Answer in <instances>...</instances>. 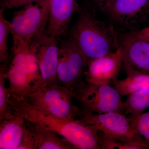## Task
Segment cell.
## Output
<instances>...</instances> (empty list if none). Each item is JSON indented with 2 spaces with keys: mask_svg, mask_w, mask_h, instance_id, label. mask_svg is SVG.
<instances>
[{
  "mask_svg": "<svg viewBox=\"0 0 149 149\" xmlns=\"http://www.w3.org/2000/svg\"><path fill=\"white\" fill-rule=\"evenodd\" d=\"M128 118L137 133L149 145V111L138 115H130Z\"/></svg>",
  "mask_w": 149,
  "mask_h": 149,
  "instance_id": "20",
  "label": "cell"
},
{
  "mask_svg": "<svg viewBox=\"0 0 149 149\" xmlns=\"http://www.w3.org/2000/svg\"><path fill=\"white\" fill-rule=\"evenodd\" d=\"M57 41L45 32L31 42V48L37 58L42 79L43 86L58 84Z\"/></svg>",
  "mask_w": 149,
  "mask_h": 149,
  "instance_id": "10",
  "label": "cell"
},
{
  "mask_svg": "<svg viewBox=\"0 0 149 149\" xmlns=\"http://www.w3.org/2000/svg\"><path fill=\"white\" fill-rule=\"evenodd\" d=\"M122 97L111 84L87 82L74 98L84 112H117L125 114L124 102Z\"/></svg>",
  "mask_w": 149,
  "mask_h": 149,
  "instance_id": "7",
  "label": "cell"
},
{
  "mask_svg": "<svg viewBox=\"0 0 149 149\" xmlns=\"http://www.w3.org/2000/svg\"><path fill=\"white\" fill-rule=\"evenodd\" d=\"M49 15L46 33L58 41L66 34L73 14L79 6L76 0H48Z\"/></svg>",
  "mask_w": 149,
  "mask_h": 149,
  "instance_id": "12",
  "label": "cell"
},
{
  "mask_svg": "<svg viewBox=\"0 0 149 149\" xmlns=\"http://www.w3.org/2000/svg\"><path fill=\"white\" fill-rule=\"evenodd\" d=\"M23 98L44 112L63 119L77 120L83 113L74 104L73 95L58 84L44 85Z\"/></svg>",
  "mask_w": 149,
  "mask_h": 149,
  "instance_id": "3",
  "label": "cell"
},
{
  "mask_svg": "<svg viewBox=\"0 0 149 149\" xmlns=\"http://www.w3.org/2000/svg\"><path fill=\"white\" fill-rule=\"evenodd\" d=\"M27 121L34 133L36 149H74L68 141L57 133Z\"/></svg>",
  "mask_w": 149,
  "mask_h": 149,
  "instance_id": "15",
  "label": "cell"
},
{
  "mask_svg": "<svg viewBox=\"0 0 149 149\" xmlns=\"http://www.w3.org/2000/svg\"><path fill=\"white\" fill-rule=\"evenodd\" d=\"M97 131L98 140L102 149H149L148 145L113 141L108 139L99 131Z\"/></svg>",
  "mask_w": 149,
  "mask_h": 149,
  "instance_id": "21",
  "label": "cell"
},
{
  "mask_svg": "<svg viewBox=\"0 0 149 149\" xmlns=\"http://www.w3.org/2000/svg\"><path fill=\"white\" fill-rule=\"evenodd\" d=\"M93 9L79 7L78 17L69 38L88 61L115 52L119 48V34L111 23L97 18Z\"/></svg>",
  "mask_w": 149,
  "mask_h": 149,
  "instance_id": "2",
  "label": "cell"
},
{
  "mask_svg": "<svg viewBox=\"0 0 149 149\" xmlns=\"http://www.w3.org/2000/svg\"><path fill=\"white\" fill-rule=\"evenodd\" d=\"M125 115H138L149 107V87L127 96L124 102Z\"/></svg>",
  "mask_w": 149,
  "mask_h": 149,
  "instance_id": "17",
  "label": "cell"
},
{
  "mask_svg": "<svg viewBox=\"0 0 149 149\" xmlns=\"http://www.w3.org/2000/svg\"><path fill=\"white\" fill-rule=\"evenodd\" d=\"M12 118L0 122V149H18L24 135L25 119L14 113Z\"/></svg>",
  "mask_w": 149,
  "mask_h": 149,
  "instance_id": "13",
  "label": "cell"
},
{
  "mask_svg": "<svg viewBox=\"0 0 149 149\" xmlns=\"http://www.w3.org/2000/svg\"><path fill=\"white\" fill-rule=\"evenodd\" d=\"M139 35L149 40V27L142 29L141 31H138Z\"/></svg>",
  "mask_w": 149,
  "mask_h": 149,
  "instance_id": "24",
  "label": "cell"
},
{
  "mask_svg": "<svg viewBox=\"0 0 149 149\" xmlns=\"http://www.w3.org/2000/svg\"><path fill=\"white\" fill-rule=\"evenodd\" d=\"M40 1V0H10L1 6V8L5 9L17 8L29 4L37 2Z\"/></svg>",
  "mask_w": 149,
  "mask_h": 149,
  "instance_id": "22",
  "label": "cell"
},
{
  "mask_svg": "<svg viewBox=\"0 0 149 149\" xmlns=\"http://www.w3.org/2000/svg\"><path fill=\"white\" fill-rule=\"evenodd\" d=\"M6 68L0 66V122L14 115L11 104V93L6 86Z\"/></svg>",
  "mask_w": 149,
  "mask_h": 149,
  "instance_id": "18",
  "label": "cell"
},
{
  "mask_svg": "<svg viewBox=\"0 0 149 149\" xmlns=\"http://www.w3.org/2000/svg\"><path fill=\"white\" fill-rule=\"evenodd\" d=\"M6 75L11 95L13 97L23 98L41 88L32 77L17 68L8 65Z\"/></svg>",
  "mask_w": 149,
  "mask_h": 149,
  "instance_id": "14",
  "label": "cell"
},
{
  "mask_svg": "<svg viewBox=\"0 0 149 149\" xmlns=\"http://www.w3.org/2000/svg\"><path fill=\"white\" fill-rule=\"evenodd\" d=\"M119 46L123 55L125 70L149 74V40L138 31L119 35Z\"/></svg>",
  "mask_w": 149,
  "mask_h": 149,
  "instance_id": "9",
  "label": "cell"
},
{
  "mask_svg": "<svg viewBox=\"0 0 149 149\" xmlns=\"http://www.w3.org/2000/svg\"><path fill=\"white\" fill-rule=\"evenodd\" d=\"M99 10L114 26L137 31L148 15L149 0H112Z\"/></svg>",
  "mask_w": 149,
  "mask_h": 149,
  "instance_id": "8",
  "label": "cell"
},
{
  "mask_svg": "<svg viewBox=\"0 0 149 149\" xmlns=\"http://www.w3.org/2000/svg\"><path fill=\"white\" fill-rule=\"evenodd\" d=\"M123 65V55L120 47L116 51L88 61L85 72L87 82L111 84L117 78Z\"/></svg>",
  "mask_w": 149,
  "mask_h": 149,
  "instance_id": "11",
  "label": "cell"
},
{
  "mask_svg": "<svg viewBox=\"0 0 149 149\" xmlns=\"http://www.w3.org/2000/svg\"><path fill=\"white\" fill-rule=\"evenodd\" d=\"M112 0H89L91 8L99 10L107 3Z\"/></svg>",
  "mask_w": 149,
  "mask_h": 149,
  "instance_id": "23",
  "label": "cell"
},
{
  "mask_svg": "<svg viewBox=\"0 0 149 149\" xmlns=\"http://www.w3.org/2000/svg\"><path fill=\"white\" fill-rule=\"evenodd\" d=\"M13 113L40 128L54 131L68 141L74 149H102L97 130L77 120L63 119L44 112L24 98L11 95Z\"/></svg>",
  "mask_w": 149,
  "mask_h": 149,
  "instance_id": "1",
  "label": "cell"
},
{
  "mask_svg": "<svg viewBox=\"0 0 149 149\" xmlns=\"http://www.w3.org/2000/svg\"><path fill=\"white\" fill-rule=\"evenodd\" d=\"M49 9L48 0L29 4L13 14L10 22L13 38L31 43L45 32Z\"/></svg>",
  "mask_w": 149,
  "mask_h": 149,
  "instance_id": "6",
  "label": "cell"
},
{
  "mask_svg": "<svg viewBox=\"0 0 149 149\" xmlns=\"http://www.w3.org/2000/svg\"><path fill=\"white\" fill-rule=\"evenodd\" d=\"M90 125L108 139L125 143L149 145L137 133L125 115L117 112L86 113L77 119Z\"/></svg>",
  "mask_w": 149,
  "mask_h": 149,
  "instance_id": "5",
  "label": "cell"
},
{
  "mask_svg": "<svg viewBox=\"0 0 149 149\" xmlns=\"http://www.w3.org/2000/svg\"><path fill=\"white\" fill-rule=\"evenodd\" d=\"M125 79L113 80L111 85L119 92L122 97L128 96L144 88L149 87V74L132 70H126Z\"/></svg>",
  "mask_w": 149,
  "mask_h": 149,
  "instance_id": "16",
  "label": "cell"
},
{
  "mask_svg": "<svg viewBox=\"0 0 149 149\" xmlns=\"http://www.w3.org/2000/svg\"><path fill=\"white\" fill-rule=\"evenodd\" d=\"M9 1L10 0H1V6L4 4L5 3H6L7 2Z\"/></svg>",
  "mask_w": 149,
  "mask_h": 149,
  "instance_id": "25",
  "label": "cell"
},
{
  "mask_svg": "<svg viewBox=\"0 0 149 149\" xmlns=\"http://www.w3.org/2000/svg\"><path fill=\"white\" fill-rule=\"evenodd\" d=\"M5 9L1 8L0 10V62L1 66L8 67L10 61L8 43L9 35L11 32V27L10 22L4 16Z\"/></svg>",
  "mask_w": 149,
  "mask_h": 149,
  "instance_id": "19",
  "label": "cell"
},
{
  "mask_svg": "<svg viewBox=\"0 0 149 149\" xmlns=\"http://www.w3.org/2000/svg\"><path fill=\"white\" fill-rule=\"evenodd\" d=\"M88 61L69 38L58 46L57 68L59 85L69 91L74 97L84 86Z\"/></svg>",
  "mask_w": 149,
  "mask_h": 149,
  "instance_id": "4",
  "label": "cell"
}]
</instances>
